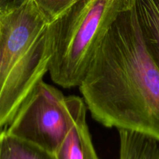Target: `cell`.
I'll return each mask as SVG.
<instances>
[{"mask_svg": "<svg viewBox=\"0 0 159 159\" xmlns=\"http://www.w3.org/2000/svg\"><path fill=\"white\" fill-rule=\"evenodd\" d=\"M95 120L159 139V68L131 6L110 26L79 86Z\"/></svg>", "mask_w": 159, "mask_h": 159, "instance_id": "cell-1", "label": "cell"}, {"mask_svg": "<svg viewBox=\"0 0 159 159\" xmlns=\"http://www.w3.org/2000/svg\"><path fill=\"white\" fill-rule=\"evenodd\" d=\"M0 159H56L51 154L34 144L11 136L2 130Z\"/></svg>", "mask_w": 159, "mask_h": 159, "instance_id": "cell-8", "label": "cell"}, {"mask_svg": "<svg viewBox=\"0 0 159 159\" xmlns=\"http://www.w3.org/2000/svg\"><path fill=\"white\" fill-rule=\"evenodd\" d=\"M84 106L83 99L76 96H65L42 80L26 97L4 130L11 136L54 154Z\"/></svg>", "mask_w": 159, "mask_h": 159, "instance_id": "cell-4", "label": "cell"}, {"mask_svg": "<svg viewBox=\"0 0 159 159\" xmlns=\"http://www.w3.org/2000/svg\"><path fill=\"white\" fill-rule=\"evenodd\" d=\"M130 6L131 0H76L53 20V82L65 89L79 87L110 26Z\"/></svg>", "mask_w": 159, "mask_h": 159, "instance_id": "cell-3", "label": "cell"}, {"mask_svg": "<svg viewBox=\"0 0 159 159\" xmlns=\"http://www.w3.org/2000/svg\"><path fill=\"white\" fill-rule=\"evenodd\" d=\"M54 155L56 159H99L86 122V105L79 112L72 127Z\"/></svg>", "mask_w": 159, "mask_h": 159, "instance_id": "cell-5", "label": "cell"}, {"mask_svg": "<svg viewBox=\"0 0 159 159\" xmlns=\"http://www.w3.org/2000/svg\"><path fill=\"white\" fill-rule=\"evenodd\" d=\"M27 1L28 0H0V13L16 9Z\"/></svg>", "mask_w": 159, "mask_h": 159, "instance_id": "cell-10", "label": "cell"}, {"mask_svg": "<svg viewBox=\"0 0 159 159\" xmlns=\"http://www.w3.org/2000/svg\"><path fill=\"white\" fill-rule=\"evenodd\" d=\"M51 22L65 12L76 0H33Z\"/></svg>", "mask_w": 159, "mask_h": 159, "instance_id": "cell-9", "label": "cell"}, {"mask_svg": "<svg viewBox=\"0 0 159 159\" xmlns=\"http://www.w3.org/2000/svg\"><path fill=\"white\" fill-rule=\"evenodd\" d=\"M119 159H159V139L152 135L128 130H118Z\"/></svg>", "mask_w": 159, "mask_h": 159, "instance_id": "cell-7", "label": "cell"}, {"mask_svg": "<svg viewBox=\"0 0 159 159\" xmlns=\"http://www.w3.org/2000/svg\"><path fill=\"white\" fill-rule=\"evenodd\" d=\"M141 38L159 68V0H131Z\"/></svg>", "mask_w": 159, "mask_h": 159, "instance_id": "cell-6", "label": "cell"}, {"mask_svg": "<svg viewBox=\"0 0 159 159\" xmlns=\"http://www.w3.org/2000/svg\"><path fill=\"white\" fill-rule=\"evenodd\" d=\"M51 22L33 0L0 13V126L7 127L49 72Z\"/></svg>", "mask_w": 159, "mask_h": 159, "instance_id": "cell-2", "label": "cell"}]
</instances>
